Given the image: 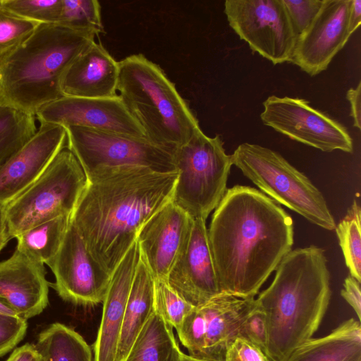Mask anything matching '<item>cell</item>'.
<instances>
[{"label": "cell", "mask_w": 361, "mask_h": 361, "mask_svg": "<svg viewBox=\"0 0 361 361\" xmlns=\"http://www.w3.org/2000/svg\"><path fill=\"white\" fill-rule=\"evenodd\" d=\"M67 148L82 166L87 180L106 171L147 168L159 173L178 171L175 153L147 137L78 126L65 128Z\"/></svg>", "instance_id": "cell-9"}, {"label": "cell", "mask_w": 361, "mask_h": 361, "mask_svg": "<svg viewBox=\"0 0 361 361\" xmlns=\"http://www.w3.org/2000/svg\"><path fill=\"white\" fill-rule=\"evenodd\" d=\"M360 219V207L355 200L344 218L335 228L350 275L359 282H361Z\"/></svg>", "instance_id": "cell-28"}, {"label": "cell", "mask_w": 361, "mask_h": 361, "mask_svg": "<svg viewBox=\"0 0 361 361\" xmlns=\"http://www.w3.org/2000/svg\"><path fill=\"white\" fill-rule=\"evenodd\" d=\"M154 279L140 257L128 295L116 361H123L154 310Z\"/></svg>", "instance_id": "cell-23"}, {"label": "cell", "mask_w": 361, "mask_h": 361, "mask_svg": "<svg viewBox=\"0 0 361 361\" xmlns=\"http://www.w3.org/2000/svg\"><path fill=\"white\" fill-rule=\"evenodd\" d=\"M6 361H42L34 345L26 343L16 348Z\"/></svg>", "instance_id": "cell-39"}, {"label": "cell", "mask_w": 361, "mask_h": 361, "mask_svg": "<svg viewBox=\"0 0 361 361\" xmlns=\"http://www.w3.org/2000/svg\"><path fill=\"white\" fill-rule=\"evenodd\" d=\"M331 295L330 273L322 248H297L284 257L270 286L255 298L266 318L264 353L270 361H283L312 338Z\"/></svg>", "instance_id": "cell-3"}, {"label": "cell", "mask_w": 361, "mask_h": 361, "mask_svg": "<svg viewBox=\"0 0 361 361\" xmlns=\"http://www.w3.org/2000/svg\"><path fill=\"white\" fill-rule=\"evenodd\" d=\"M178 171L147 168L103 172L87 180L71 219L94 259L110 276L145 224L171 201Z\"/></svg>", "instance_id": "cell-2"}, {"label": "cell", "mask_w": 361, "mask_h": 361, "mask_svg": "<svg viewBox=\"0 0 361 361\" xmlns=\"http://www.w3.org/2000/svg\"><path fill=\"white\" fill-rule=\"evenodd\" d=\"M343 298L355 311L358 321H361V292L360 282L352 276H347L343 283V288L341 291Z\"/></svg>", "instance_id": "cell-37"}, {"label": "cell", "mask_w": 361, "mask_h": 361, "mask_svg": "<svg viewBox=\"0 0 361 361\" xmlns=\"http://www.w3.org/2000/svg\"><path fill=\"white\" fill-rule=\"evenodd\" d=\"M283 361H361L360 322L343 321L329 334L299 345Z\"/></svg>", "instance_id": "cell-22"}, {"label": "cell", "mask_w": 361, "mask_h": 361, "mask_svg": "<svg viewBox=\"0 0 361 361\" xmlns=\"http://www.w3.org/2000/svg\"><path fill=\"white\" fill-rule=\"evenodd\" d=\"M66 147L64 127L40 123L35 135L0 166V204L6 207L26 190Z\"/></svg>", "instance_id": "cell-17"}, {"label": "cell", "mask_w": 361, "mask_h": 361, "mask_svg": "<svg viewBox=\"0 0 361 361\" xmlns=\"http://www.w3.org/2000/svg\"><path fill=\"white\" fill-rule=\"evenodd\" d=\"M224 361H270L264 352L250 341L238 337L228 347Z\"/></svg>", "instance_id": "cell-36"}, {"label": "cell", "mask_w": 361, "mask_h": 361, "mask_svg": "<svg viewBox=\"0 0 361 361\" xmlns=\"http://www.w3.org/2000/svg\"><path fill=\"white\" fill-rule=\"evenodd\" d=\"M192 219L170 201L141 228L140 257L154 279H167L189 235Z\"/></svg>", "instance_id": "cell-18"}, {"label": "cell", "mask_w": 361, "mask_h": 361, "mask_svg": "<svg viewBox=\"0 0 361 361\" xmlns=\"http://www.w3.org/2000/svg\"><path fill=\"white\" fill-rule=\"evenodd\" d=\"M36 350L42 361H93L91 347L72 328L54 323L40 332Z\"/></svg>", "instance_id": "cell-25"}, {"label": "cell", "mask_w": 361, "mask_h": 361, "mask_svg": "<svg viewBox=\"0 0 361 361\" xmlns=\"http://www.w3.org/2000/svg\"><path fill=\"white\" fill-rule=\"evenodd\" d=\"M208 237L221 291L255 298L292 250L293 221L261 191L235 185L214 209Z\"/></svg>", "instance_id": "cell-1"}, {"label": "cell", "mask_w": 361, "mask_h": 361, "mask_svg": "<svg viewBox=\"0 0 361 361\" xmlns=\"http://www.w3.org/2000/svg\"><path fill=\"white\" fill-rule=\"evenodd\" d=\"M87 185L82 166L66 147L33 183L5 207L12 238L48 220L72 216Z\"/></svg>", "instance_id": "cell-8"}, {"label": "cell", "mask_w": 361, "mask_h": 361, "mask_svg": "<svg viewBox=\"0 0 361 361\" xmlns=\"http://www.w3.org/2000/svg\"><path fill=\"white\" fill-rule=\"evenodd\" d=\"M255 298L221 292L194 307L176 331L188 355L202 361H224L243 322L255 307Z\"/></svg>", "instance_id": "cell-10"}, {"label": "cell", "mask_w": 361, "mask_h": 361, "mask_svg": "<svg viewBox=\"0 0 361 361\" xmlns=\"http://www.w3.org/2000/svg\"><path fill=\"white\" fill-rule=\"evenodd\" d=\"M140 259V251L136 240L111 276L102 302V319L94 344L93 361H116L126 307Z\"/></svg>", "instance_id": "cell-20"}, {"label": "cell", "mask_w": 361, "mask_h": 361, "mask_svg": "<svg viewBox=\"0 0 361 361\" xmlns=\"http://www.w3.org/2000/svg\"><path fill=\"white\" fill-rule=\"evenodd\" d=\"M36 116L40 123L78 126L134 136H145L121 98H81L68 96L42 107Z\"/></svg>", "instance_id": "cell-16"}, {"label": "cell", "mask_w": 361, "mask_h": 361, "mask_svg": "<svg viewBox=\"0 0 361 361\" xmlns=\"http://www.w3.org/2000/svg\"><path fill=\"white\" fill-rule=\"evenodd\" d=\"M13 239L5 212V207L0 204V252Z\"/></svg>", "instance_id": "cell-40"}, {"label": "cell", "mask_w": 361, "mask_h": 361, "mask_svg": "<svg viewBox=\"0 0 361 361\" xmlns=\"http://www.w3.org/2000/svg\"><path fill=\"white\" fill-rule=\"evenodd\" d=\"M49 267L55 277L49 286L63 300L84 307L103 302L111 276L92 257L72 219Z\"/></svg>", "instance_id": "cell-13"}, {"label": "cell", "mask_w": 361, "mask_h": 361, "mask_svg": "<svg viewBox=\"0 0 361 361\" xmlns=\"http://www.w3.org/2000/svg\"><path fill=\"white\" fill-rule=\"evenodd\" d=\"M180 361H202L190 357L188 355L182 353L180 357Z\"/></svg>", "instance_id": "cell-43"}, {"label": "cell", "mask_w": 361, "mask_h": 361, "mask_svg": "<svg viewBox=\"0 0 361 361\" xmlns=\"http://www.w3.org/2000/svg\"><path fill=\"white\" fill-rule=\"evenodd\" d=\"M27 320L16 315L0 313V357L4 355L24 338Z\"/></svg>", "instance_id": "cell-34"}, {"label": "cell", "mask_w": 361, "mask_h": 361, "mask_svg": "<svg viewBox=\"0 0 361 361\" xmlns=\"http://www.w3.org/2000/svg\"><path fill=\"white\" fill-rule=\"evenodd\" d=\"M298 37L312 23L324 0H282Z\"/></svg>", "instance_id": "cell-33"}, {"label": "cell", "mask_w": 361, "mask_h": 361, "mask_svg": "<svg viewBox=\"0 0 361 361\" xmlns=\"http://www.w3.org/2000/svg\"><path fill=\"white\" fill-rule=\"evenodd\" d=\"M263 123L292 140L325 152L353 150L347 129L304 99L271 95L263 102Z\"/></svg>", "instance_id": "cell-12"}, {"label": "cell", "mask_w": 361, "mask_h": 361, "mask_svg": "<svg viewBox=\"0 0 361 361\" xmlns=\"http://www.w3.org/2000/svg\"><path fill=\"white\" fill-rule=\"evenodd\" d=\"M182 353L173 326L154 310L123 361H180Z\"/></svg>", "instance_id": "cell-24"}, {"label": "cell", "mask_w": 361, "mask_h": 361, "mask_svg": "<svg viewBox=\"0 0 361 361\" xmlns=\"http://www.w3.org/2000/svg\"><path fill=\"white\" fill-rule=\"evenodd\" d=\"M39 24L20 17L0 5V60L21 44Z\"/></svg>", "instance_id": "cell-31"}, {"label": "cell", "mask_w": 361, "mask_h": 361, "mask_svg": "<svg viewBox=\"0 0 361 361\" xmlns=\"http://www.w3.org/2000/svg\"><path fill=\"white\" fill-rule=\"evenodd\" d=\"M224 13L253 51L274 65L290 62L298 35L282 0H226Z\"/></svg>", "instance_id": "cell-11"}, {"label": "cell", "mask_w": 361, "mask_h": 361, "mask_svg": "<svg viewBox=\"0 0 361 361\" xmlns=\"http://www.w3.org/2000/svg\"><path fill=\"white\" fill-rule=\"evenodd\" d=\"M178 176L171 201L191 219L206 220L222 198L233 165L219 135L197 131L175 152Z\"/></svg>", "instance_id": "cell-7"}, {"label": "cell", "mask_w": 361, "mask_h": 361, "mask_svg": "<svg viewBox=\"0 0 361 361\" xmlns=\"http://www.w3.org/2000/svg\"><path fill=\"white\" fill-rule=\"evenodd\" d=\"M352 0H324L307 29L297 39L290 62L314 76L325 71L352 35Z\"/></svg>", "instance_id": "cell-14"}, {"label": "cell", "mask_w": 361, "mask_h": 361, "mask_svg": "<svg viewBox=\"0 0 361 361\" xmlns=\"http://www.w3.org/2000/svg\"><path fill=\"white\" fill-rule=\"evenodd\" d=\"M166 281L193 307L205 303L222 292L209 245L206 220L192 219L187 241Z\"/></svg>", "instance_id": "cell-15"}, {"label": "cell", "mask_w": 361, "mask_h": 361, "mask_svg": "<svg viewBox=\"0 0 361 361\" xmlns=\"http://www.w3.org/2000/svg\"><path fill=\"white\" fill-rule=\"evenodd\" d=\"M49 282L44 264L16 248L0 262V301L27 320L39 314L49 302Z\"/></svg>", "instance_id": "cell-19"}, {"label": "cell", "mask_w": 361, "mask_h": 361, "mask_svg": "<svg viewBox=\"0 0 361 361\" xmlns=\"http://www.w3.org/2000/svg\"><path fill=\"white\" fill-rule=\"evenodd\" d=\"M361 23V0H352L350 11V30L353 33Z\"/></svg>", "instance_id": "cell-41"}, {"label": "cell", "mask_w": 361, "mask_h": 361, "mask_svg": "<svg viewBox=\"0 0 361 361\" xmlns=\"http://www.w3.org/2000/svg\"><path fill=\"white\" fill-rule=\"evenodd\" d=\"M57 24L75 30L93 32L97 36L105 33L101 6L97 0H62Z\"/></svg>", "instance_id": "cell-29"}, {"label": "cell", "mask_w": 361, "mask_h": 361, "mask_svg": "<svg viewBox=\"0 0 361 361\" xmlns=\"http://www.w3.org/2000/svg\"><path fill=\"white\" fill-rule=\"evenodd\" d=\"M119 66L102 44L94 41L68 69L62 82L63 96L81 98L118 97Z\"/></svg>", "instance_id": "cell-21"}, {"label": "cell", "mask_w": 361, "mask_h": 361, "mask_svg": "<svg viewBox=\"0 0 361 361\" xmlns=\"http://www.w3.org/2000/svg\"><path fill=\"white\" fill-rule=\"evenodd\" d=\"M233 165L264 195L326 230L336 225L322 193L279 152L244 142L231 155Z\"/></svg>", "instance_id": "cell-6"}, {"label": "cell", "mask_w": 361, "mask_h": 361, "mask_svg": "<svg viewBox=\"0 0 361 361\" xmlns=\"http://www.w3.org/2000/svg\"><path fill=\"white\" fill-rule=\"evenodd\" d=\"M238 337L250 341L265 351L267 339L266 318L264 312L256 305L243 322Z\"/></svg>", "instance_id": "cell-35"}, {"label": "cell", "mask_w": 361, "mask_h": 361, "mask_svg": "<svg viewBox=\"0 0 361 361\" xmlns=\"http://www.w3.org/2000/svg\"><path fill=\"white\" fill-rule=\"evenodd\" d=\"M71 219V216H61L30 228L16 238V248L49 267L62 244Z\"/></svg>", "instance_id": "cell-26"}, {"label": "cell", "mask_w": 361, "mask_h": 361, "mask_svg": "<svg viewBox=\"0 0 361 361\" xmlns=\"http://www.w3.org/2000/svg\"><path fill=\"white\" fill-rule=\"evenodd\" d=\"M0 313L16 315V313L6 305L0 301ZM17 316V315H16Z\"/></svg>", "instance_id": "cell-42"}, {"label": "cell", "mask_w": 361, "mask_h": 361, "mask_svg": "<svg viewBox=\"0 0 361 361\" xmlns=\"http://www.w3.org/2000/svg\"><path fill=\"white\" fill-rule=\"evenodd\" d=\"M117 93L154 143L176 152L197 131L199 121L175 84L141 54L118 61Z\"/></svg>", "instance_id": "cell-5"}, {"label": "cell", "mask_w": 361, "mask_h": 361, "mask_svg": "<svg viewBox=\"0 0 361 361\" xmlns=\"http://www.w3.org/2000/svg\"><path fill=\"white\" fill-rule=\"evenodd\" d=\"M62 0H0L14 14L39 23H57Z\"/></svg>", "instance_id": "cell-32"}, {"label": "cell", "mask_w": 361, "mask_h": 361, "mask_svg": "<svg viewBox=\"0 0 361 361\" xmlns=\"http://www.w3.org/2000/svg\"><path fill=\"white\" fill-rule=\"evenodd\" d=\"M96 37L57 23H39L0 60V104L35 116L62 97L66 73Z\"/></svg>", "instance_id": "cell-4"}, {"label": "cell", "mask_w": 361, "mask_h": 361, "mask_svg": "<svg viewBox=\"0 0 361 361\" xmlns=\"http://www.w3.org/2000/svg\"><path fill=\"white\" fill-rule=\"evenodd\" d=\"M360 93V82H359L355 88H350L346 93V98L350 104L351 116L353 119V126L359 130L361 128Z\"/></svg>", "instance_id": "cell-38"}, {"label": "cell", "mask_w": 361, "mask_h": 361, "mask_svg": "<svg viewBox=\"0 0 361 361\" xmlns=\"http://www.w3.org/2000/svg\"><path fill=\"white\" fill-rule=\"evenodd\" d=\"M35 116L0 104V166L36 133Z\"/></svg>", "instance_id": "cell-27"}, {"label": "cell", "mask_w": 361, "mask_h": 361, "mask_svg": "<svg viewBox=\"0 0 361 361\" xmlns=\"http://www.w3.org/2000/svg\"><path fill=\"white\" fill-rule=\"evenodd\" d=\"M154 310L177 331L194 307L183 299L166 280L154 279Z\"/></svg>", "instance_id": "cell-30"}]
</instances>
